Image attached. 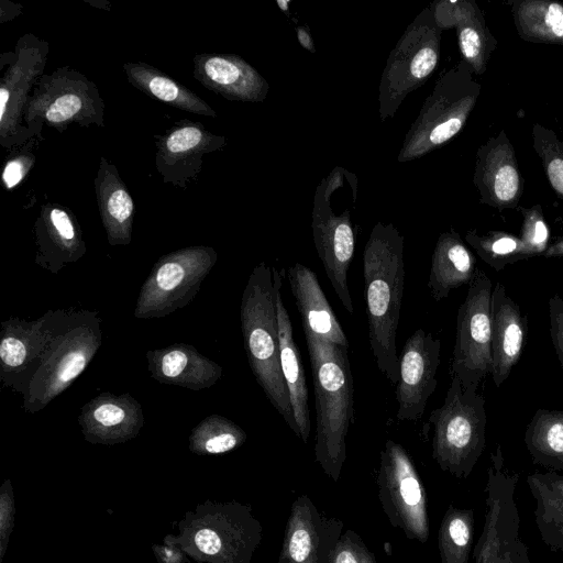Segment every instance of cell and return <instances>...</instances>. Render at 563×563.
Instances as JSON below:
<instances>
[{
  "label": "cell",
  "instance_id": "484cf974",
  "mask_svg": "<svg viewBox=\"0 0 563 563\" xmlns=\"http://www.w3.org/2000/svg\"><path fill=\"white\" fill-rule=\"evenodd\" d=\"M54 323L46 320V317L33 322L22 320L2 322L0 343L2 372L29 373L33 367L35 372L57 330L58 325Z\"/></svg>",
  "mask_w": 563,
  "mask_h": 563
},
{
  "label": "cell",
  "instance_id": "60d3db41",
  "mask_svg": "<svg viewBox=\"0 0 563 563\" xmlns=\"http://www.w3.org/2000/svg\"><path fill=\"white\" fill-rule=\"evenodd\" d=\"M551 341L563 371V299L553 295L549 299Z\"/></svg>",
  "mask_w": 563,
  "mask_h": 563
},
{
  "label": "cell",
  "instance_id": "ffe728a7",
  "mask_svg": "<svg viewBox=\"0 0 563 563\" xmlns=\"http://www.w3.org/2000/svg\"><path fill=\"white\" fill-rule=\"evenodd\" d=\"M431 8L442 31L451 27L456 30L462 60L473 74H484L497 41L478 5L472 0H440L431 3Z\"/></svg>",
  "mask_w": 563,
  "mask_h": 563
},
{
  "label": "cell",
  "instance_id": "ee69618b",
  "mask_svg": "<svg viewBox=\"0 0 563 563\" xmlns=\"http://www.w3.org/2000/svg\"><path fill=\"white\" fill-rule=\"evenodd\" d=\"M542 256L547 258L563 256V234L560 238H558L552 244H549V247L547 249Z\"/></svg>",
  "mask_w": 563,
  "mask_h": 563
},
{
  "label": "cell",
  "instance_id": "52a82bcc",
  "mask_svg": "<svg viewBox=\"0 0 563 563\" xmlns=\"http://www.w3.org/2000/svg\"><path fill=\"white\" fill-rule=\"evenodd\" d=\"M442 29L431 4L413 19L386 60L379 82L380 121L393 118L404 99L421 87L440 58Z\"/></svg>",
  "mask_w": 563,
  "mask_h": 563
},
{
  "label": "cell",
  "instance_id": "ab89813d",
  "mask_svg": "<svg viewBox=\"0 0 563 563\" xmlns=\"http://www.w3.org/2000/svg\"><path fill=\"white\" fill-rule=\"evenodd\" d=\"M35 163V156L31 152L20 151L10 157L3 166L2 183L5 189L16 187L29 174Z\"/></svg>",
  "mask_w": 563,
  "mask_h": 563
},
{
  "label": "cell",
  "instance_id": "cb8c5ba5",
  "mask_svg": "<svg viewBox=\"0 0 563 563\" xmlns=\"http://www.w3.org/2000/svg\"><path fill=\"white\" fill-rule=\"evenodd\" d=\"M148 371L153 378L192 390L214 385L222 376V367L187 344L148 351Z\"/></svg>",
  "mask_w": 563,
  "mask_h": 563
},
{
  "label": "cell",
  "instance_id": "2e32d148",
  "mask_svg": "<svg viewBox=\"0 0 563 563\" xmlns=\"http://www.w3.org/2000/svg\"><path fill=\"white\" fill-rule=\"evenodd\" d=\"M343 522L323 515L307 495L290 507L277 563H331Z\"/></svg>",
  "mask_w": 563,
  "mask_h": 563
},
{
  "label": "cell",
  "instance_id": "7402d4cb",
  "mask_svg": "<svg viewBox=\"0 0 563 563\" xmlns=\"http://www.w3.org/2000/svg\"><path fill=\"white\" fill-rule=\"evenodd\" d=\"M490 314V374L498 388L521 356L527 335V319L500 283L493 286Z\"/></svg>",
  "mask_w": 563,
  "mask_h": 563
},
{
  "label": "cell",
  "instance_id": "836d02e7",
  "mask_svg": "<svg viewBox=\"0 0 563 563\" xmlns=\"http://www.w3.org/2000/svg\"><path fill=\"white\" fill-rule=\"evenodd\" d=\"M474 522L473 509L449 506L438 533L441 563H470Z\"/></svg>",
  "mask_w": 563,
  "mask_h": 563
},
{
  "label": "cell",
  "instance_id": "277c9868",
  "mask_svg": "<svg viewBox=\"0 0 563 563\" xmlns=\"http://www.w3.org/2000/svg\"><path fill=\"white\" fill-rule=\"evenodd\" d=\"M451 382L441 407L431 411L432 457L444 472L466 478L473 472L485 446V398L474 387L464 388L450 374Z\"/></svg>",
  "mask_w": 563,
  "mask_h": 563
},
{
  "label": "cell",
  "instance_id": "4dcf8cb0",
  "mask_svg": "<svg viewBox=\"0 0 563 563\" xmlns=\"http://www.w3.org/2000/svg\"><path fill=\"white\" fill-rule=\"evenodd\" d=\"M78 422L87 434H125L136 432L144 418L140 404L130 395L102 393L81 408Z\"/></svg>",
  "mask_w": 563,
  "mask_h": 563
},
{
  "label": "cell",
  "instance_id": "9a60e30c",
  "mask_svg": "<svg viewBox=\"0 0 563 563\" xmlns=\"http://www.w3.org/2000/svg\"><path fill=\"white\" fill-rule=\"evenodd\" d=\"M441 341L431 332L417 329L407 340L399 356L396 400L399 421L421 419L430 396L437 387Z\"/></svg>",
  "mask_w": 563,
  "mask_h": 563
},
{
  "label": "cell",
  "instance_id": "f546056e",
  "mask_svg": "<svg viewBox=\"0 0 563 563\" xmlns=\"http://www.w3.org/2000/svg\"><path fill=\"white\" fill-rule=\"evenodd\" d=\"M534 500V521L541 540L553 551L563 552V475L548 471L527 476Z\"/></svg>",
  "mask_w": 563,
  "mask_h": 563
},
{
  "label": "cell",
  "instance_id": "8fae6325",
  "mask_svg": "<svg viewBox=\"0 0 563 563\" xmlns=\"http://www.w3.org/2000/svg\"><path fill=\"white\" fill-rule=\"evenodd\" d=\"M48 43L27 33L22 35L13 52L2 53L0 68V145L19 148L34 139L26 128L23 113L32 91L44 75Z\"/></svg>",
  "mask_w": 563,
  "mask_h": 563
},
{
  "label": "cell",
  "instance_id": "e0dca14e",
  "mask_svg": "<svg viewBox=\"0 0 563 563\" xmlns=\"http://www.w3.org/2000/svg\"><path fill=\"white\" fill-rule=\"evenodd\" d=\"M473 183L479 192L481 203L499 210L517 208L523 179L505 130L477 150Z\"/></svg>",
  "mask_w": 563,
  "mask_h": 563
},
{
  "label": "cell",
  "instance_id": "8992f818",
  "mask_svg": "<svg viewBox=\"0 0 563 563\" xmlns=\"http://www.w3.org/2000/svg\"><path fill=\"white\" fill-rule=\"evenodd\" d=\"M106 104L93 81L68 66L41 76L25 106L23 120L36 137L47 125L64 132L68 125L104 126Z\"/></svg>",
  "mask_w": 563,
  "mask_h": 563
},
{
  "label": "cell",
  "instance_id": "6da1fadb",
  "mask_svg": "<svg viewBox=\"0 0 563 563\" xmlns=\"http://www.w3.org/2000/svg\"><path fill=\"white\" fill-rule=\"evenodd\" d=\"M368 340L380 373L396 385L399 356L396 333L405 283L404 236L393 223L377 222L363 253Z\"/></svg>",
  "mask_w": 563,
  "mask_h": 563
},
{
  "label": "cell",
  "instance_id": "4316f807",
  "mask_svg": "<svg viewBox=\"0 0 563 563\" xmlns=\"http://www.w3.org/2000/svg\"><path fill=\"white\" fill-rule=\"evenodd\" d=\"M476 269V258L460 234L454 229L441 233L432 253L427 284L432 298L440 301L453 289L470 285Z\"/></svg>",
  "mask_w": 563,
  "mask_h": 563
},
{
  "label": "cell",
  "instance_id": "74e56055",
  "mask_svg": "<svg viewBox=\"0 0 563 563\" xmlns=\"http://www.w3.org/2000/svg\"><path fill=\"white\" fill-rule=\"evenodd\" d=\"M522 214L520 240L528 258L543 255L549 247L550 231L540 205L519 207Z\"/></svg>",
  "mask_w": 563,
  "mask_h": 563
},
{
  "label": "cell",
  "instance_id": "b9f144b4",
  "mask_svg": "<svg viewBox=\"0 0 563 563\" xmlns=\"http://www.w3.org/2000/svg\"><path fill=\"white\" fill-rule=\"evenodd\" d=\"M196 545L207 554H217L222 547L220 537L212 529H201L195 536Z\"/></svg>",
  "mask_w": 563,
  "mask_h": 563
},
{
  "label": "cell",
  "instance_id": "30bf717a",
  "mask_svg": "<svg viewBox=\"0 0 563 563\" xmlns=\"http://www.w3.org/2000/svg\"><path fill=\"white\" fill-rule=\"evenodd\" d=\"M210 246H188L168 253L154 264L134 309L136 318H159L187 306L217 262Z\"/></svg>",
  "mask_w": 563,
  "mask_h": 563
},
{
  "label": "cell",
  "instance_id": "f35d334b",
  "mask_svg": "<svg viewBox=\"0 0 563 563\" xmlns=\"http://www.w3.org/2000/svg\"><path fill=\"white\" fill-rule=\"evenodd\" d=\"M331 563H377L361 537L352 530L345 531L336 543Z\"/></svg>",
  "mask_w": 563,
  "mask_h": 563
},
{
  "label": "cell",
  "instance_id": "5bb4252c",
  "mask_svg": "<svg viewBox=\"0 0 563 563\" xmlns=\"http://www.w3.org/2000/svg\"><path fill=\"white\" fill-rule=\"evenodd\" d=\"M155 143V166L163 181L187 188L201 172L205 155L221 151L227 139L185 119L157 136Z\"/></svg>",
  "mask_w": 563,
  "mask_h": 563
},
{
  "label": "cell",
  "instance_id": "9c48e42d",
  "mask_svg": "<svg viewBox=\"0 0 563 563\" xmlns=\"http://www.w3.org/2000/svg\"><path fill=\"white\" fill-rule=\"evenodd\" d=\"M100 343L95 318L58 325L26 386L25 409L38 411L63 393L85 371Z\"/></svg>",
  "mask_w": 563,
  "mask_h": 563
},
{
  "label": "cell",
  "instance_id": "3957f363",
  "mask_svg": "<svg viewBox=\"0 0 563 563\" xmlns=\"http://www.w3.org/2000/svg\"><path fill=\"white\" fill-rule=\"evenodd\" d=\"M282 276L265 262L252 271L241 300V329L250 367L266 398L299 437L282 374L276 294Z\"/></svg>",
  "mask_w": 563,
  "mask_h": 563
},
{
  "label": "cell",
  "instance_id": "5b68a950",
  "mask_svg": "<svg viewBox=\"0 0 563 563\" xmlns=\"http://www.w3.org/2000/svg\"><path fill=\"white\" fill-rule=\"evenodd\" d=\"M473 75L461 60L439 76L405 136L398 162L420 158L461 132L482 90Z\"/></svg>",
  "mask_w": 563,
  "mask_h": 563
},
{
  "label": "cell",
  "instance_id": "7bdbcfd3",
  "mask_svg": "<svg viewBox=\"0 0 563 563\" xmlns=\"http://www.w3.org/2000/svg\"><path fill=\"white\" fill-rule=\"evenodd\" d=\"M296 34L301 47L310 53H316L314 42L308 27L298 26L296 29Z\"/></svg>",
  "mask_w": 563,
  "mask_h": 563
},
{
  "label": "cell",
  "instance_id": "7c38bea8",
  "mask_svg": "<svg viewBox=\"0 0 563 563\" xmlns=\"http://www.w3.org/2000/svg\"><path fill=\"white\" fill-rule=\"evenodd\" d=\"M377 486L390 525L406 538L426 543L430 534L426 489L409 454L393 440L380 451Z\"/></svg>",
  "mask_w": 563,
  "mask_h": 563
},
{
  "label": "cell",
  "instance_id": "f1b7e54d",
  "mask_svg": "<svg viewBox=\"0 0 563 563\" xmlns=\"http://www.w3.org/2000/svg\"><path fill=\"white\" fill-rule=\"evenodd\" d=\"M128 81L148 97L194 114L217 117L203 99L162 70L144 62L123 65Z\"/></svg>",
  "mask_w": 563,
  "mask_h": 563
},
{
  "label": "cell",
  "instance_id": "ba28073f",
  "mask_svg": "<svg viewBox=\"0 0 563 563\" xmlns=\"http://www.w3.org/2000/svg\"><path fill=\"white\" fill-rule=\"evenodd\" d=\"M518 479L519 474L506 467L498 444L490 454L485 520L474 548L473 563H532L520 537V516L515 500Z\"/></svg>",
  "mask_w": 563,
  "mask_h": 563
},
{
  "label": "cell",
  "instance_id": "d590c367",
  "mask_svg": "<svg viewBox=\"0 0 563 563\" xmlns=\"http://www.w3.org/2000/svg\"><path fill=\"white\" fill-rule=\"evenodd\" d=\"M533 148L541 159L545 176L554 192L563 199V141L553 130L540 123L532 126Z\"/></svg>",
  "mask_w": 563,
  "mask_h": 563
},
{
  "label": "cell",
  "instance_id": "e575fe53",
  "mask_svg": "<svg viewBox=\"0 0 563 563\" xmlns=\"http://www.w3.org/2000/svg\"><path fill=\"white\" fill-rule=\"evenodd\" d=\"M465 241L496 272L509 264L528 260L520 238L505 231L493 230L478 234L476 230H470Z\"/></svg>",
  "mask_w": 563,
  "mask_h": 563
},
{
  "label": "cell",
  "instance_id": "ac0fdd59",
  "mask_svg": "<svg viewBox=\"0 0 563 563\" xmlns=\"http://www.w3.org/2000/svg\"><path fill=\"white\" fill-rule=\"evenodd\" d=\"M312 238L325 275L341 303L353 313L347 272L355 251L351 213L328 207L312 213Z\"/></svg>",
  "mask_w": 563,
  "mask_h": 563
},
{
  "label": "cell",
  "instance_id": "7a4b0ae2",
  "mask_svg": "<svg viewBox=\"0 0 563 563\" xmlns=\"http://www.w3.org/2000/svg\"><path fill=\"white\" fill-rule=\"evenodd\" d=\"M316 398L314 456L335 483L346 460V435L354 420V389L347 349L303 332Z\"/></svg>",
  "mask_w": 563,
  "mask_h": 563
},
{
  "label": "cell",
  "instance_id": "8d00e7d4",
  "mask_svg": "<svg viewBox=\"0 0 563 563\" xmlns=\"http://www.w3.org/2000/svg\"><path fill=\"white\" fill-rule=\"evenodd\" d=\"M192 434L200 437L203 450L211 454L231 451L246 439L238 424L219 415L207 417Z\"/></svg>",
  "mask_w": 563,
  "mask_h": 563
},
{
  "label": "cell",
  "instance_id": "1f68e13d",
  "mask_svg": "<svg viewBox=\"0 0 563 563\" xmlns=\"http://www.w3.org/2000/svg\"><path fill=\"white\" fill-rule=\"evenodd\" d=\"M518 36L531 43L563 45V4L549 0L512 2Z\"/></svg>",
  "mask_w": 563,
  "mask_h": 563
},
{
  "label": "cell",
  "instance_id": "f6af8a7d",
  "mask_svg": "<svg viewBox=\"0 0 563 563\" xmlns=\"http://www.w3.org/2000/svg\"><path fill=\"white\" fill-rule=\"evenodd\" d=\"M276 3L284 13H288L290 0H276Z\"/></svg>",
  "mask_w": 563,
  "mask_h": 563
},
{
  "label": "cell",
  "instance_id": "d6986e66",
  "mask_svg": "<svg viewBox=\"0 0 563 563\" xmlns=\"http://www.w3.org/2000/svg\"><path fill=\"white\" fill-rule=\"evenodd\" d=\"M192 73L208 90L232 101L262 102L269 91L267 80L235 54H197Z\"/></svg>",
  "mask_w": 563,
  "mask_h": 563
},
{
  "label": "cell",
  "instance_id": "4fadbf2b",
  "mask_svg": "<svg viewBox=\"0 0 563 563\" xmlns=\"http://www.w3.org/2000/svg\"><path fill=\"white\" fill-rule=\"evenodd\" d=\"M492 291L490 278L477 268L457 310L450 374L455 375L464 388L478 389L490 374Z\"/></svg>",
  "mask_w": 563,
  "mask_h": 563
},
{
  "label": "cell",
  "instance_id": "603a6c76",
  "mask_svg": "<svg viewBox=\"0 0 563 563\" xmlns=\"http://www.w3.org/2000/svg\"><path fill=\"white\" fill-rule=\"evenodd\" d=\"M289 287L301 317L303 332L349 350V340L328 301L318 277L307 266L288 267Z\"/></svg>",
  "mask_w": 563,
  "mask_h": 563
},
{
  "label": "cell",
  "instance_id": "d6a6232c",
  "mask_svg": "<svg viewBox=\"0 0 563 563\" xmlns=\"http://www.w3.org/2000/svg\"><path fill=\"white\" fill-rule=\"evenodd\" d=\"M525 444L534 464L563 471V411L538 409L527 424Z\"/></svg>",
  "mask_w": 563,
  "mask_h": 563
},
{
  "label": "cell",
  "instance_id": "83f0119b",
  "mask_svg": "<svg viewBox=\"0 0 563 563\" xmlns=\"http://www.w3.org/2000/svg\"><path fill=\"white\" fill-rule=\"evenodd\" d=\"M276 307L282 374L289 394L299 438L303 443H307L311 431V422L305 367L294 339L288 311L282 300L280 288L276 294Z\"/></svg>",
  "mask_w": 563,
  "mask_h": 563
},
{
  "label": "cell",
  "instance_id": "d4e9b609",
  "mask_svg": "<svg viewBox=\"0 0 563 563\" xmlns=\"http://www.w3.org/2000/svg\"><path fill=\"white\" fill-rule=\"evenodd\" d=\"M100 218L110 245H128L132 240L134 201L118 168L100 158L93 180Z\"/></svg>",
  "mask_w": 563,
  "mask_h": 563
},
{
  "label": "cell",
  "instance_id": "44dd1931",
  "mask_svg": "<svg viewBox=\"0 0 563 563\" xmlns=\"http://www.w3.org/2000/svg\"><path fill=\"white\" fill-rule=\"evenodd\" d=\"M34 231L36 262L54 273L86 253L80 225L71 210L64 206L55 202L42 205Z\"/></svg>",
  "mask_w": 563,
  "mask_h": 563
}]
</instances>
